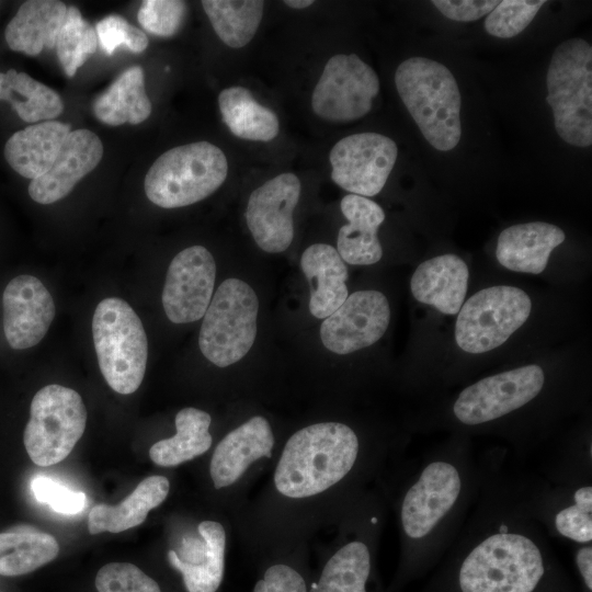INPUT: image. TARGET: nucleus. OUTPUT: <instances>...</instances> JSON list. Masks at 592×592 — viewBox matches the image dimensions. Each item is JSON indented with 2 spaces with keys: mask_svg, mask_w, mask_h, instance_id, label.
<instances>
[{
  "mask_svg": "<svg viewBox=\"0 0 592 592\" xmlns=\"http://www.w3.org/2000/svg\"><path fill=\"white\" fill-rule=\"evenodd\" d=\"M487 455L477 500L419 592H580L534 519L525 481Z\"/></svg>",
  "mask_w": 592,
  "mask_h": 592,
  "instance_id": "1",
  "label": "nucleus"
},
{
  "mask_svg": "<svg viewBox=\"0 0 592 592\" xmlns=\"http://www.w3.org/2000/svg\"><path fill=\"white\" fill-rule=\"evenodd\" d=\"M486 471L487 455L474 453L465 439L419 458L398 508L401 582L423 579L439 565L464 526Z\"/></svg>",
  "mask_w": 592,
  "mask_h": 592,
  "instance_id": "2",
  "label": "nucleus"
},
{
  "mask_svg": "<svg viewBox=\"0 0 592 592\" xmlns=\"http://www.w3.org/2000/svg\"><path fill=\"white\" fill-rule=\"evenodd\" d=\"M360 458V437L351 426L341 422L311 424L286 442L274 485L284 497L309 498L349 477Z\"/></svg>",
  "mask_w": 592,
  "mask_h": 592,
  "instance_id": "3",
  "label": "nucleus"
},
{
  "mask_svg": "<svg viewBox=\"0 0 592 592\" xmlns=\"http://www.w3.org/2000/svg\"><path fill=\"white\" fill-rule=\"evenodd\" d=\"M398 94L426 141L440 151L462 137V96L454 75L425 57L403 60L395 72Z\"/></svg>",
  "mask_w": 592,
  "mask_h": 592,
  "instance_id": "4",
  "label": "nucleus"
},
{
  "mask_svg": "<svg viewBox=\"0 0 592 592\" xmlns=\"http://www.w3.org/2000/svg\"><path fill=\"white\" fill-rule=\"evenodd\" d=\"M228 162L224 151L208 141H197L169 149L149 168L145 193L162 208L197 203L225 182Z\"/></svg>",
  "mask_w": 592,
  "mask_h": 592,
  "instance_id": "5",
  "label": "nucleus"
},
{
  "mask_svg": "<svg viewBox=\"0 0 592 592\" xmlns=\"http://www.w3.org/2000/svg\"><path fill=\"white\" fill-rule=\"evenodd\" d=\"M546 86L558 136L576 147L591 146L592 47L585 39L571 38L555 49Z\"/></svg>",
  "mask_w": 592,
  "mask_h": 592,
  "instance_id": "6",
  "label": "nucleus"
},
{
  "mask_svg": "<svg viewBox=\"0 0 592 592\" xmlns=\"http://www.w3.org/2000/svg\"><path fill=\"white\" fill-rule=\"evenodd\" d=\"M92 335L100 371L116 392H135L145 376L148 342L138 315L118 297L101 300L92 318Z\"/></svg>",
  "mask_w": 592,
  "mask_h": 592,
  "instance_id": "7",
  "label": "nucleus"
},
{
  "mask_svg": "<svg viewBox=\"0 0 592 592\" xmlns=\"http://www.w3.org/2000/svg\"><path fill=\"white\" fill-rule=\"evenodd\" d=\"M258 311L251 286L239 278L225 280L203 316L198 335L203 355L218 367L240 361L255 340Z\"/></svg>",
  "mask_w": 592,
  "mask_h": 592,
  "instance_id": "8",
  "label": "nucleus"
},
{
  "mask_svg": "<svg viewBox=\"0 0 592 592\" xmlns=\"http://www.w3.org/2000/svg\"><path fill=\"white\" fill-rule=\"evenodd\" d=\"M87 409L73 389L50 384L32 399L23 442L31 460L42 467L64 460L82 436Z\"/></svg>",
  "mask_w": 592,
  "mask_h": 592,
  "instance_id": "9",
  "label": "nucleus"
},
{
  "mask_svg": "<svg viewBox=\"0 0 592 592\" xmlns=\"http://www.w3.org/2000/svg\"><path fill=\"white\" fill-rule=\"evenodd\" d=\"M532 301L521 288L498 285L469 297L458 311L455 340L471 354H480L503 344L531 314Z\"/></svg>",
  "mask_w": 592,
  "mask_h": 592,
  "instance_id": "10",
  "label": "nucleus"
},
{
  "mask_svg": "<svg viewBox=\"0 0 592 592\" xmlns=\"http://www.w3.org/2000/svg\"><path fill=\"white\" fill-rule=\"evenodd\" d=\"M546 377L532 364L487 376L464 388L452 406L464 428H482L525 409L544 391Z\"/></svg>",
  "mask_w": 592,
  "mask_h": 592,
  "instance_id": "11",
  "label": "nucleus"
},
{
  "mask_svg": "<svg viewBox=\"0 0 592 592\" xmlns=\"http://www.w3.org/2000/svg\"><path fill=\"white\" fill-rule=\"evenodd\" d=\"M530 510L548 537L592 543V473L525 481Z\"/></svg>",
  "mask_w": 592,
  "mask_h": 592,
  "instance_id": "12",
  "label": "nucleus"
},
{
  "mask_svg": "<svg viewBox=\"0 0 592 592\" xmlns=\"http://www.w3.org/2000/svg\"><path fill=\"white\" fill-rule=\"evenodd\" d=\"M379 92L374 69L355 54L328 59L311 94V107L329 122H350L365 116Z\"/></svg>",
  "mask_w": 592,
  "mask_h": 592,
  "instance_id": "13",
  "label": "nucleus"
},
{
  "mask_svg": "<svg viewBox=\"0 0 592 592\" xmlns=\"http://www.w3.org/2000/svg\"><path fill=\"white\" fill-rule=\"evenodd\" d=\"M398 156L396 143L382 134L360 133L330 150L331 179L351 194L371 197L385 186Z\"/></svg>",
  "mask_w": 592,
  "mask_h": 592,
  "instance_id": "14",
  "label": "nucleus"
},
{
  "mask_svg": "<svg viewBox=\"0 0 592 592\" xmlns=\"http://www.w3.org/2000/svg\"><path fill=\"white\" fill-rule=\"evenodd\" d=\"M216 263L202 246L180 251L171 261L162 291V306L173 323L201 319L212 300Z\"/></svg>",
  "mask_w": 592,
  "mask_h": 592,
  "instance_id": "15",
  "label": "nucleus"
},
{
  "mask_svg": "<svg viewBox=\"0 0 592 592\" xmlns=\"http://www.w3.org/2000/svg\"><path fill=\"white\" fill-rule=\"evenodd\" d=\"M301 184L291 172L281 173L255 189L249 197L248 228L265 252L285 251L294 238L293 212L299 201Z\"/></svg>",
  "mask_w": 592,
  "mask_h": 592,
  "instance_id": "16",
  "label": "nucleus"
},
{
  "mask_svg": "<svg viewBox=\"0 0 592 592\" xmlns=\"http://www.w3.org/2000/svg\"><path fill=\"white\" fill-rule=\"evenodd\" d=\"M390 307L377 291H358L322 321L320 338L335 354H349L377 342L386 332Z\"/></svg>",
  "mask_w": 592,
  "mask_h": 592,
  "instance_id": "17",
  "label": "nucleus"
},
{
  "mask_svg": "<svg viewBox=\"0 0 592 592\" xmlns=\"http://www.w3.org/2000/svg\"><path fill=\"white\" fill-rule=\"evenodd\" d=\"M3 332L9 345L24 350L36 345L47 333L55 317L54 299L33 275H19L2 295Z\"/></svg>",
  "mask_w": 592,
  "mask_h": 592,
  "instance_id": "18",
  "label": "nucleus"
},
{
  "mask_svg": "<svg viewBox=\"0 0 592 592\" xmlns=\"http://www.w3.org/2000/svg\"><path fill=\"white\" fill-rule=\"evenodd\" d=\"M102 156L103 145L96 134L82 128L71 130L50 169L30 182V197L44 205L64 198L99 164Z\"/></svg>",
  "mask_w": 592,
  "mask_h": 592,
  "instance_id": "19",
  "label": "nucleus"
},
{
  "mask_svg": "<svg viewBox=\"0 0 592 592\" xmlns=\"http://www.w3.org/2000/svg\"><path fill=\"white\" fill-rule=\"evenodd\" d=\"M197 532L200 537L185 536L178 551L169 550L168 559L187 592H216L225 569V530L218 522L203 521Z\"/></svg>",
  "mask_w": 592,
  "mask_h": 592,
  "instance_id": "20",
  "label": "nucleus"
},
{
  "mask_svg": "<svg viewBox=\"0 0 592 592\" xmlns=\"http://www.w3.org/2000/svg\"><path fill=\"white\" fill-rule=\"evenodd\" d=\"M274 435L269 421L261 415L226 434L217 444L209 464L216 489L234 485L255 460L271 457Z\"/></svg>",
  "mask_w": 592,
  "mask_h": 592,
  "instance_id": "21",
  "label": "nucleus"
},
{
  "mask_svg": "<svg viewBox=\"0 0 592 592\" xmlns=\"http://www.w3.org/2000/svg\"><path fill=\"white\" fill-rule=\"evenodd\" d=\"M468 267L456 254L437 255L414 271L410 288L413 297L446 315L458 314L467 293Z\"/></svg>",
  "mask_w": 592,
  "mask_h": 592,
  "instance_id": "22",
  "label": "nucleus"
},
{
  "mask_svg": "<svg viewBox=\"0 0 592 592\" xmlns=\"http://www.w3.org/2000/svg\"><path fill=\"white\" fill-rule=\"evenodd\" d=\"M566 236L558 226L534 221L513 225L498 238L497 260L515 272L539 274L548 262L550 252L561 244Z\"/></svg>",
  "mask_w": 592,
  "mask_h": 592,
  "instance_id": "23",
  "label": "nucleus"
},
{
  "mask_svg": "<svg viewBox=\"0 0 592 592\" xmlns=\"http://www.w3.org/2000/svg\"><path fill=\"white\" fill-rule=\"evenodd\" d=\"M348 219L338 232V253L353 265H369L378 262L383 249L377 237L378 227L385 219L383 208L374 201L355 195H345L340 204Z\"/></svg>",
  "mask_w": 592,
  "mask_h": 592,
  "instance_id": "24",
  "label": "nucleus"
},
{
  "mask_svg": "<svg viewBox=\"0 0 592 592\" xmlns=\"http://www.w3.org/2000/svg\"><path fill=\"white\" fill-rule=\"evenodd\" d=\"M70 132L69 124L54 119L30 125L10 136L4 158L16 173L35 180L50 169Z\"/></svg>",
  "mask_w": 592,
  "mask_h": 592,
  "instance_id": "25",
  "label": "nucleus"
},
{
  "mask_svg": "<svg viewBox=\"0 0 592 592\" xmlns=\"http://www.w3.org/2000/svg\"><path fill=\"white\" fill-rule=\"evenodd\" d=\"M300 267L310 284L309 310L326 319L349 296L348 269L337 249L327 243L309 246L301 254Z\"/></svg>",
  "mask_w": 592,
  "mask_h": 592,
  "instance_id": "26",
  "label": "nucleus"
},
{
  "mask_svg": "<svg viewBox=\"0 0 592 592\" xmlns=\"http://www.w3.org/2000/svg\"><path fill=\"white\" fill-rule=\"evenodd\" d=\"M67 11L68 5L57 0L23 2L4 31L9 48L27 56H36L44 48H53Z\"/></svg>",
  "mask_w": 592,
  "mask_h": 592,
  "instance_id": "27",
  "label": "nucleus"
},
{
  "mask_svg": "<svg viewBox=\"0 0 592 592\" xmlns=\"http://www.w3.org/2000/svg\"><path fill=\"white\" fill-rule=\"evenodd\" d=\"M169 490L170 483L164 476H149L121 503L94 505L88 516L90 534L119 533L140 525L148 512L166 500Z\"/></svg>",
  "mask_w": 592,
  "mask_h": 592,
  "instance_id": "28",
  "label": "nucleus"
},
{
  "mask_svg": "<svg viewBox=\"0 0 592 592\" xmlns=\"http://www.w3.org/2000/svg\"><path fill=\"white\" fill-rule=\"evenodd\" d=\"M145 75L140 66L122 72L93 102L95 117L111 126L133 125L146 121L151 114V102L145 90Z\"/></svg>",
  "mask_w": 592,
  "mask_h": 592,
  "instance_id": "29",
  "label": "nucleus"
},
{
  "mask_svg": "<svg viewBox=\"0 0 592 592\" xmlns=\"http://www.w3.org/2000/svg\"><path fill=\"white\" fill-rule=\"evenodd\" d=\"M223 122L238 138L252 141H271L280 132L276 114L263 106L244 87L232 86L218 95Z\"/></svg>",
  "mask_w": 592,
  "mask_h": 592,
  "instance_id": "30",
  "label": "nucleus"
},
{
  "mask_svg": "<svg viewBox=\"0 0 592 592\" xmlns=\"http://www.w3.org/2000/svg\"><path fill=\"white\" fill-rule=\"evenodd\" d=\"M57 539L31 525H18L0 533V576L30 573L54 560Z\"/></svg>",
  "mask_w": 592,
  "mask_h": 592,
  "instance_id": "31",
  "label": "nucleus"
},
{
  "mask_svg": "<svg viewBox=\"0 0 592 592\" xmlns=\"http://www.w3.org/2000/svg\"><path fill=\"white\" fill-rule=\"evenodd\" d=\"M210 421L203 410L191 407L180 410L175 415V435L155 443L149 449L150 459L158 466L172 467L204 454L213 443Z\"/></svg>",
  "mask_w": 592,
  "mask_h": 592,
  "instance_id": "32",
  "label": "nucleus"
},
{
  "mask_svg": "<svg viewBox=\"0 0 592 592\" xmlns=\"http://www.w3.org/2000/svg\"><path fill=\"white\" fill-rule=\"evenodd\" d=\"M0 101H7L26 123L53 121L64 111L59 94L25 72H0Z\"/></svg>",
  "mask_w": 592,
  "mask_h": 592,
  "instance_id": "33",
  "label": "nucleus"
},
{
  "mask_svg": "<svg viewBox=\"0 0 592 592\" xmlns=\"http://www.w3.org/2000/svg\"><path fill=\"white\" fill-rule=\"evenodd\" d=\"M372 573L373 556L368 540L351 539L327 561L315 592H368Z\"/></svg>",
  "mask_w": 592,
  "mask_h": 592,
  "instance_id": "34",
  "label": "nucleus"
},
{
  "mask_svg": "<svg viewBox=\"0 0 592 592\" xmlns=\"http://www.w3.org/2000/svg\"><path fill=\"white\" fill-rule=\"evenodd\" d=\"M202 7L217 36L231 48H241L255 35L264 2L260 0H204Z\"/></svg>",
  "mask_w": 592,
  "mask_h": 592,
  "instance_id": "35",
  "label": "nucleus"
},
{
  "mask_svg": "<svg viewBox=\"0 0 592 592\" xmlns=\"http://www.w3.org/2000/svg\"><path fill=\"white\" fill-rule=\"evenodd\" d=\"M59 62L68 77L95 53L98 36L95 29L86 21L77 7H68L65 22L56 39Z\"/></svg>",
  "mask_w": 592,
  "mask_h": 592,
  "instance_id": "36",
  "label": "nucleus"
},
{
  "mask_svg": "<svg viewBox=\"0 0 592 592\" xmlns=\"http://www.w3.org/2000/svg\"><path fill=\"white\" fill-rule=\"evenodd\" d=\"M545 1L503 0L488 14L485 30L499 38H511L523 32Z\"/></svg>",
  "mask_w": 592,
  "mask_h": 592,
  "instance_id": "37",
  "label": "nucleus"
},
{
  "mask_svg": "<svg viewBox=\"0 0 592 592\" xmlns=\"http://www.w3.org/2000/svg\"><path fill=\"white\" fill-rule=\"evenodd\" d=\"M98 592H162L158 583L129 562H110L96 573Z\"/></svg>",
  "mask_w": 592,
  "mask_h": 592,
  "instance_id": "38",
  "label": "nucleus"
},
{
  "mask_svg": "<svg viewBox=\"0 0 592 592\" xmlns=\"http://www.w3.org/2000/svg\"><path fill=\"white\" fill-rule=\"evenodd\" d=\"M186 15V4L178 0H146L141 3L137 19L149 33L169 37L174 35Z\"/></svg>",
  "mask_w": 592,
  "mask_h": 592,
  "instance_id": "39",
  "label": "nucleus"
},
{
  "mask_svg": "<svg viewBox=\"0 0 592 592\" xmlns=\"http://www.w3.org/2000/svg\"><path fill=\"white\" fill-rule=\"evenodd\" d=\"M95 32L98 44L106 55H112L121 46L139 54L148 46L147 35L118 14H110L99 21Z\"/></svg>",
  "mask_w": 592,
  "mask_h": 592,
  "instance_id": "40",
  "label": "nucleus"
},
{
  "mask_svg": "<svg viewBox=\"0 0 592 592\" xmlns=\"http://www.w3.org/2000/svg\"><path fill=\"white\" fill-rule=\"evenodd\" d=\"M31 489L38 502L60 514H78L87 503L84 492L73 491L50 477L36 476L31 481Z\"/></svg>",
  "mask_w": 592,
  "mask_h": 592,
  "instance_id": "41",
  "label": "nucleus"
},
{
  "mask_svg": "<svg viewBox=\"0 0 592 592\" xmlns=\"http://www.w3.org/2000/svg\"><path fill=\"white\" fill-rule=\"evenodd\" d=\"M253 592H307L304 578L292 567L273 565L266 569Z\"/></svg>",
  "mask_w": 592,
  "mask_h": 592,
  "instance_id": "42",
  "label": "nucleus"
},
{
  "mask_svg": "<svg viewBox=\"0 0 592 592\" xmlns=\"http://www.w3.org/2000/svg\"><path fill=\"white\" fill-rule=\"evenodd\" d=\"M500 1L493 0H433L431 3L446 18L457 22H473L489 14Z\"/></svg>",
  "mask_w": 592,
  "mask_h": 592,
  "instance_id": "43",
  "label": "nucleus"
},
{
  "mask_svg": "<svg viewBox=\"0 0 592 592\" xmlns=\"http://www.w3.org/2000/svg\"><path fill=\"white\" fill-rule=\"evenodd\" d=\"M573 563L580 592H592V543L574 545Z\"/></svg>",
  "mask_w": 592,
  "mask_h": 592,
  "instance_id": "44",
  "label": "nucleus"
},
{
  "mask_svg": "<svg viewBox=\"0 0 592 592\" xmlns=\"http://www.w3.org/2000/svg\"><path fill=\"white\" fill-rule=\"evenodd\" d=\"M314 3L312 0H286L284 4L293 9H305Z\"/></svg>",
  "mask_w": 592,
  "mask_h": 592,
  "instance_id": "45",
  "label": "nucleus"
}]
</instances>
